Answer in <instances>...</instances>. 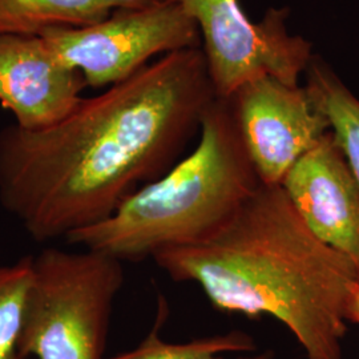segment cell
Segmentation results:
<instances>
[{
  "label": "cell",
  "instance_id": "1",
  "mask_svg": "<svg viewBox=\"0 0 359 359\" xmlns=\"http://www.w3.org/2000/svg\"><path fill=\"white\" fill-rule=\"evenodd\" d=\"M217 99L200 48L169 52L63 120L0 130V205L38 243L109 217L180 160Z\"/></svg>",
  "mask_w": 359,
  "mask_h": 359
},
{
  "label": "cell",
  "instance_id": "2",
  "mask_svg": "<svg viewBox=\"0 0 359 359\" xmlns=\"http://www.w3.org/2000/svg\"><path fill=\"white\" fill-rule=\"evenodd\" d=\"M177 283L201 287L213 308L281 322L305 359H342L357 265L309 229L281 187L261 184L205 240L154 253Z\"/></svg>",
  "mask_w": 359,
  "mask_h": 359
},
{
  "label": "cell",
  "instance_id": "3",
  "mask_svg": "<svg viewBox=\"0 0 359 359\" xmlns=\"http://www.w3.org/2000/svg\"><path fill=\"white\" fill-rule=\"evenodd\" d=\"M259 185L231 103L217 97L206 109L191 154L67 243L121 262L152 258L216 233Z\"/></svg>",
  "mask_w": 359,
  "mask_h": 359
},
{
  "label": "cell",
  "instance_id": "4",
  "mask_svg": "<svg viewBox=\"0 0 359 359\" xmlns=\"http://www.w3.org/2000/svg\"><path fill=\"white\" fill-rule=\"evenodd\" d=\"M123 262L96 250L44 248L34 276L19 344L22 359H105Z\"/></svg>",
  "mask_w": 359,
  "mask_h": 359
},
{
  "label": "cell",
  "instance_id": "5",
  "mask_svg": "<svg viewBox=\"0 0 359 359\" xmlns=\"http://www.w3.org/2000/svg\"><path fill=\"white\" fill-rule=\"evenodd\" d=\"M175 1L197 26L218 99H229L245 83L261 76L301 86L314 53L308 39L289 32V8L270 7L259 22H253L240 0Z\"/></svg>",
  "mask_w": 359,
  "mask_h": 359
},
{
  "label": "cell",
  "instance_id": "6",
  "mask_svg": "<svg viewBox=\"0 0 359 359\" xmlns=\"http://www.w3.org/2000/svg\"><path fill=\"white\" fill-rule=\"evenodd\" d=\"M40 36L52 53L77 69L92 88L126 80L156 55L201 47L196 23L175 0L117 10L100 23L50 28Z\"/></svg>",
  "mask_w": 359,
  "mask_h": 359
},
{
  "label": "cell",
  "instance_id": "7",
  "mask_svg": "<svg viewBox=\"0 0 359 359\" xmlns=\"http://www.w3.org/2000/svg\"><path fill=\"white\" fill-rule=\"evenodd\" d=\"M226 100L258 180L268 187H281L290 168L330 130L305 86L257 77Z\"/></svg>",
  "mask_w": 359,
  "mask_h": 359
},
{
  "label": "cell",
  "instance_id": "8",
  "mask_svg": "<svg viewBox=\"0 0 359 359\" xmlns=\"http://www.w3.org/2000/svg\"><path fill=\"white\" fill-rule=\"evenodd\" d=\"M281 188L309 229L359 271V184L330 130L290 168Z\"/></svg>",
  "mask_w": 359,
  "mask_h": 359
},
{
  "label": "cell",
  "instance_id": "9",
  "mask_svg": "<svg viewBox=\"0 0 359 359\" xmlns=\"http://www.w3.org/2000/svg\"><path fill=\"white\" fill-rule=\"evenodd\" d=\"M86 88L84 76L62 63L40 35H0V104L18 127L36 130L59 123Z\"/></svg>",
  "mask_w": 359,
  "mask_h": 359
},
{
  "label": "cell",
  "instance_id": "10",
  "mask_svg": "<svg viewBox=\"0 0 359 359\" xmlns=\"http://www.w3.org/2000/svg\"><path fill=\"white\" fill-rule=\"evenodd\" d=\"M158 0H0V35H40L50 28H80L117 10L144 8Z\"/></svg>",
  "mask_w": 359,
  "mask_h": 359
},
{
  "label": "cell",
  "instance_id": "11",
  "mask_svg": "<svg viewBox=\"0 0 359 359\" xmlns=\"http://www.w3.org/2000/svg\"><path fill=\"white\" fill-rule=\"evenodd\" d=\"M305 88L327 118L330 132L359 184V99L332 67L314 55L305 71Z\"/></svg>",
  "mask_w": 359,
  "mask_h": 359
},
{
  "label": "cell",
  "instance_id": "12",
  "mask_svg": "<svg viewBox=\"0 0 359 359\" xmlns=\"http://www.w3.org/2000/svg\"><path fill=\"white\" fill-rule=\"evenodd\" d=\"M168 305L165 298H158L157 320L154 329L139 346L105 359H225V353H252L256 344L252 337L243 332L218 334L189 342H168L160 335L163 323L167 320ZM236 359H273L271 351H262Z\"/></svg>",
  "mask_w": 359,
  "mask_h": 359
},
{
  "label": "cell",
  "instance_id": "13",
  "mask_svg": "<svg viewBox=\"0 0 359 359\" xmlns=\"http://www.w3.org/2000/svg\"><path fill=\"white\" fill-rule=\"evenodd\" d=\"M32 276L34 256L0 265V359H22L19 344Z\"/></svg>",
  "mask_w": 359,
  "mask_h": 359
},
{
  "label": "cell",
  "instance_id": "14",
  "mask_svg": "<svg viewBox=\"0 0 359 359\" xmlns=\"http://www.w3.org/2000/svg\"><path fill=\"white\" fill-rule=\"evenodd\" d=\"M346 321L359 325V281L350 289L346 305Z\"/></svg>",
  "mask_w": 359,
  "mask_h": 359
},
{
  "label": "cell",
  "instance_id": "15",
  "mask_svg": "<svg viewBox=\"0 0 359 359\" xmlns=\"http://www.w3.org/2000/svg\"><path fill=\"white\" fill-rule=\"evenodd\" d=\"M158 1H167V0H158Z\"/></svg>",
  "mask_w": 359,
  "mask_h": 359
}]
</instances>
